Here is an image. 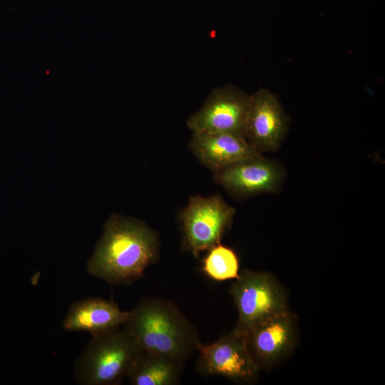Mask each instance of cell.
<instances>
[{"mask_svg": "<svg viewBox=\"0 0 385 385\" xmlns=\"http://www.w3.org/2000/svg\"><path fill=\"white\" fill-rule=\"evenodd\" d=\"M156 232L144 222L112 215L88 262V272L110 284H129L140 279L158 257Z\"/></svg>", "mask_w": 385, "mask_h": 385, "instance_id": "cell-1", "label": "cell"}, {"mask_svg": "<svg viewBox=\"0 0 385 385\" xmlns=\"http://www.w3.org/2000/svg\"><path fill=\"white\" fill-rule=\"evenodd\" d=\"M143 351L185 361L201 342L193 324L173 303L155 297L141 299L123 326Z\"/></svg>", "mask_w": 385, "mask_h": 385, "instance_id": "cell-2", "label": "cell"}, {"mask_svg": "<svg viewBox=\"0 0 385 385\" xmlns=\"http://www.w3.org/2000/svg\"><path fill=\"white\" fill-rule=\"evenodd\" d=\"M142 352L138 342L123 327L92 336L76 361V380L82 385L120 384Z\"/></svg>", "mask_w": 385, "mask_h": 385, "instance_id": "cell-3", "label": "cell"}, {"mask_svg": "<svg viewBox=\"0 0 385 385\" xmlns=\"http://www.w3.org/2000/svg\"><path fill=\"white\" fill-rule=\"evenodd\" d=\"M235 279L230 288L238 314L235 334L244 337L256 325L290 312L286 292L272 274L244 270Z\"/></svg>", "mask_w": 385, "mask_h": 385, "instance_id": "cell-4", "label": "cell"}, {"mask_svg": "<svg viewBox=\"0 0 385 385\" xmlns=\"http://www.w3.org/2000/svg\"><path fill=\"white\" fill-rule=\"evenodd\" d=\"M235 210L219 195L190 198L179 217L183 232V246L195 257L220 243L230 227Z\"/></svg>", "mask_w": 385, "mask_h": 385, "instance_id": "cell-5", "label": "cell"}, {"mask_svg": "<svg viewBox=\"0 0 385 385\" xmlns=\"http://www.w3.org/2000/svg\"><path fill=\"white\" fill-rule=\"evenodd\" d=\"M196 371L202 376H222L239 384L255 381L260 369L252 358L244 337L232 332L209 344L200 343Z\"/></svg>", "mask_w": 385, "mask_h": 385, "instance_id": "cell-6", "label": "cell"}, {"mask_svg": "<svg viewBox=\"0 0 385 385\" xmlns=\"http://www.w3.org/2000/svg\"><path fill=\"white\" fill-rule=\"evenodd\" d=\"M250 95L232 85L217 88L187 120L192 133H227L245 136Z\"/></svg>", "mask_w": 385, "mask_h": 385, "instance_id": "cell-7", "label": "cell"}, {"mask_svg": "<svg viewBox=\"0 0 385 385\" xmlns=\"http://www.w3.org/2000/svg\"><path fill=\"white\" fill-rule=\"evenodd\" d=\"M213 172L217 183L240 197L275 192L284 178L282 167L261 154L232 163Z\"/></svg>", "mask_w": 385, "mask_h": 385, "instance_id": "cell-8", "label": "cell"}, {"mask_svg": "<svg viewBox=\"0 0 385 385\" xmlns=\"http://www.w3.org/2000/svg\"><path fill=\"white\" fill-rule=\"evenodd\" d=\"M288 126L289 118L272 92L262 88L250 95L245 136L259 153L278 150Z\"/></svg>", "mask_w": 385, "mask_h": 385, "instance_id": "cell-9", "label": "cell"}, {"mask_svg": "<svg viewBox=\"0 0 385 385\" xmlns=\"http://www.w3.org/2000/svg\"><path fill=\"white\" fill-rule=\"evenodd\" d=\"M295 316L289 312L252 328L245 336L247 348L262 369L272 368L290 354L296 343Z\"/></svg>", "mask_w": 385, "mask_h": 385, "instance_id": "cell-10", "label": "cell"}, {"mask_svg": "<svg viewBox=\"0 0 385 385\" xmlns=\"http://www.w3.org/2000/svg\"><path fill=\"white\" fill-rule=\"evenodd\" d=\"M129 312L113 301L86 298L71 304L62 322L68 332H86L96 336L123 327Z\"/></svg>", "mask_w": 385, "mask_h": 385, "instance_id": "cell-11", "label": "cell"}, {"mask_svg": "<svg viewBox=\"0 0 385 385\" xmlns=\"http://www.w3.org/2000/svg\"><path fill=\"white\" fill-rule=\"evenodd\" d=\"M189 148L212 171L261 154L245 138L227 133H193Z\"/></svg>", "mask_w": 385, "mask_h": 385, "instance_id": "cell-12", "label": "cell"}, {"mask_svg": "<svg viewBox=\"0 0 385 385\" xmlns=\"http://www.w3.org/2000/svg\"><path fill=\"white\" fill-rule=\"evenodd\" d=\"M183 364L174 358L143 351L127 378L133 385H176Z\"/></svg>", "mask_w": 385, "mask_h": 385, "instance_id": "cell-13", "label": "cell"}, {"mask_svg": "<svg viewBox=\"0 0 385 385\" xmlns=\"http://www.w3.org/2000/svg\"><path fill=\"white\" fill-rule=\"evenodd\" d=\"M202 270L215 281L236 279L239 275V260L232 249L219 243L209 250L202 262Z\"/></svg>", "mask_w": 385, "mask_h": 385, "instance_id": "cell-14", "label": "cell"}]
</instances>
